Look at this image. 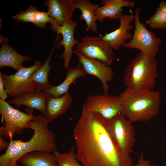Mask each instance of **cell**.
<instances>
[{
    "label": "cell",
    "mask_w": 166,
    "mask_h": 166,
    "mask_svg": "<svg viewBox=\"0 0 166 166\" xmlns=\"http://www.w3.org/2000/svg\"><path fill=\"white\" fill-rule=\"evenodd\" d=\"M107 120L98 113L83 111L73 136L76 156L83 166H131L130 155L123 153L111 137Z\"/></svg>",
    "instance_id": "cell-1"
},
{
    "label": "cell",
    "mask_w": 166,
    "mask_h": 166,
    "mask_svg": "<svg viewBox=\"0 0 166 166\" xmlns=\"http://www.w3.org/2000/svg\"><path fill=\"white\" fill-rule=\"evenodd\" d=\"M49 122L44 116L38 114L30 123L33 134L27 141L10 139L5 152L0 155V166H18L17 162L24 155L34 151L53 152L56 150L55 133L49 128Z\"/></svg>",
    "instance_id": "cell-2"
},
{
    "label": "cell",
    "mask_w": 166,
    "mask_h": 166,
    "mask_svg": "<svg viewBox=\"0 0 166 166\" xmlns=\"http://www.w3.org/2000/svg\"><path fill=\"white\" fill-rule=\"evenodd\" d=\"M119 96L124 115L132 123L148 121L158 114L161 104L159 91L126 88Z\"/></svg>",
    "instance_id": "cell-3"
},
{
    "label": "cell",
    "mask_w": 166,
    "mask_h": 166,
    "mask_svg": "<svg viewBox=\"0 0 166 166\" xmlns=\"http://www.w3.org/2000/svg\"><path fill=\"white\" fill-rule=\"evenodd\" d=\"M157 65L155 57L138 53L126 67L123 81L126 88L153 90L158 76Z\"/></svg>",
    "instance_id": "cell-4"
},
{
    "label": "cell",
    "mask_w": 166,
    "mask_h": 166,
    "mask_svg": "<svg viewBox=\"0 0 166 166\" xmlns=\"http://www.w3.org/2000/svg\"><path fill=\"white\" fill-rule=\"evenodd\" d=\"M140 9L137 7L135 12L134 19V31L131 40L125 43L123 46L130 49H137L140 52L155 57L162 42L161 39L157 37L155 33L148 30L144 24L139 19Z\"/></svg>",
    "instance_id": "cell-5"
},
{
    "label": "cell",
    "mask_w": 166,
    "mask_h": 166,
    "mask_svg": "<svg viewBox=\"0 0 166 166\" xmlns=\"http://www.w3.org/2000/svg\"><path fill=\"white\" fill-rule=\"evenodd\" d=\"M132 123L123 113L107 120V128L111 137L121 151L130 155L136 141Z\"/></svg>",
    "instance_id": "cell-6"
},
{
    "label": "cell",
    "mask_w": 166,
    "mask_h": 166,
    "mask_svg": "<svg viewBox=\"0 0 166 166\" xmlns=\"http://www.w3.org/2000/svg\"><path fill=\"white\" fill-rule=\"evenodd\" d=\"M0 113L4 121L1 126L5 138L12 139L15 134H21L30 128L29 123L35 116L21 111L11 106L5 100L0 99Z\"/></svg>",
    "instance_id": "cell-7"
},
{
    "label": "cell",
    "mask_w": 166,
    "mask_h": 166,
    "mask_svg": "<svg viewBox=\"0 0 166 166\" xmlns=\"http://www.w3.org/2000/svg\"><path fill=\"white\" fill-rule=\"evenodd\" d=\"M42 65L41 61H36L33 66L24 67L13 74L7 75L0 72L3 83L8 96L13 98L26 93L35 92V85L30 77Z\"/></svg>",
    "instance_id": "cell-8"
},
{
    "label": "cell",
    "mask_w": 166,
    "mask_h": 166,
    "mask_svg": "<svg viewBox=\"0 0 166 166\" xmlns=\"http://www.w3.org/2000/svg\"><path fill=\"white\" fill-rule=\"evenodd\" d=\"M77 44V52L85 57L101 61L110 66L114 59L113 49L102 36L87 35L81 38Z\"/></svg>",
    "instance_id": "cell-9"
},
{
    "label": "cell",
    "mask_w": 166,
    "mask_h": 166,
    "mask_svg": "<svg viewBox=\"0 0 166 166\" xmlns=\"http://www.w3.org/2000/svg\"><path fill=\"white\" fill-rule=\"evenodd\" d=\"M82 110L98 113L107 120L120 113L124 114L120 97L107 93L88 97Z\"/></svg>",
    "instance_id": "cell-10"
},
{
    "label": "cell",
    "mask_w": 166,
    "mask_h": 166,
    "mask_svg": "<svg viewBox=\"0 0 166 166\" xmlns=\"http://www.w3.org/2000/svg\"><path fill=\"white\" fill-rule=\"evenodd\" d=\"M50 23L51 24L50 27L52 30L56 33L57 35L61 34L63 36L62 39L57 43V48L64 47V52L59 57L63 58L64 61V67L65 69H67L69 67V63L74 53L73 48L80 42L76 40L74 38V34L77 23V21H73L71 24L65 23L60 26L53 19Z\"/></svg>",
    "instance_id": "cell-11"
},
{
    "label": "cell",
    "mask_w": 166,
    "mask_h": 166,
    "mask_svg": "<svg viewBox=\"0 0 166 166\" xmlns=\"http://www.w3.org/2000/svg\"><path fill=\"white\" fill-rule=\"evenodd\" d=\"M73 50L86 74L98 78L101 82L102 88L105 94L107 93L109 89L108 83L113 80L114 75L113 69L100 60L86 58L75 50Z\"/></svg>",
    "instance_id": "cell-12"
},
{
    "label": "cell",
    "mask_w": 166,
    "mask_h": 166,
    "mask_svg": "<svg viewBox=\"0 0 166 166\" xmlns=\"http://www.w3.org/2000/svg\"><path fill=\"white\" fill-rule=\"evenodd\" d=\"M134 17L133 14H120L119 17L120 21L119 28L110 33H106L102 36L103 40L108 42L113 49H119L126 40L132 38V34L129 31L133 27L131 24Z\"/></svg>",
    "instance_id": "cell-13"
},
{
    "label": "cell",
    "mask_w": 166,
    "mask_h": 166,
    "mask_svg": "<svg viewBox=\"0 0 166 166\" xmlns=\"http://www.w3.org/2000/svg\"><path fill=\"white\" fill-rule=\"evenodd\" d=\"M74 0H48L45 1V6L50 17L60 26L71 24L75 7Z\"/></svg>",
    "instance_id": "cell-14"
},
{
    "label": "cell",
    "mask_w": 166,
    "mask_h": 166,
    "mask_svg": "<svg viewBox=\"0 0 166 166\" xmlns=\"http://www.w3.org/2000/svg\"><path fill=\"white\" fill-rule=\"evenodd\" d=\"M51 96L43 92H27L6 101L10 105H13L17 107L23 105L30 109H35L45 115L46 112L47 102Z\"/></svg>",
    "instance_id": "cell-15"
},
{
    "label": "cell",
    "mask_w": 166,
    "mask_h": 166,
    "mask_svg": "<svg viewBox=\"0 0 166 166\" xmlns=\"http://www.w3.org/2000/svg\"><path fill=\"white\" fill-rule=\"evenodd\" d=\"M101 4L104 6H99L95 11V14L101 22H103L106 18L119 19L123 7L133 8L135 5L134 1L126 0H102Z\"/></svg>",
    "instance_id": "cell-16"
},
{
    "label": "cell",
    "mask_w": 166,
    "mask_h": 166,
    "mask_svg": "<svg viewBox=\"0 0 166 166\" xmlns=\"http://www.w3.org/2000/svg\"><path fill=\"white\" fill-rule=\"evenodd\" d=\"M73 101L69 92L58 97L51 96L47 102L45 117L50 122L53 121L69 110Z\"/></svg>",
    "instance_id": "cell-17"
},
{
    "label": "cell",
    "mask_w": 166,
    "mask_h": 166,
    "mask_svg": "<svg viewBox=\"0 0 166 166\" xmlns=\"http://www.w3.org/2000/svg\"><path fill=\"white\" fill-rule=\"evenodd\" d=\"M67 70L66 78L62 83L57 86L51 85L43 92L52 97H59L69 92L70 85L77 79L85 76L86 74L84 68L79 63L76 67H69Z\"/></svg>",
    "instance_id": "cell-18"
},
{
    "label": "cell",
    "mask_w": 166,
    "mask_h": 166,
    "mask_svg": "<svg viewBox=\"0 0 166 166\" xmlns=\"http://www.w3.org/2000/svg\"><path fill=\"white\" fill-rule=\"evenodd\" d=\"M30 57L18 53L13 48L3 43L0 49V68L5 66L11 67L18 71L24 67L23 63L31 60Z\"/></svg>",
    "instance_id": "cell-19"
},
{
    "label": "cell",
    "mask_w": 166,
    "mask_h": 166,
    "mask_svg": "<svg viewBox=\"0 0 166 166\" xmlns=\"http://www.w3.org/2000/svg\"><path fill=\"white\" fill-rule=\"evenodd\" d=\"M60 36L57 35L52 49L45 62L41 67L35 70L30 77V79L34 83L36 92H43L52 85L49 83L48 79L52 66L49 65V62L57 42Z\"/></svg>",
    "instance_id": "cell-20"
},
{
    "label": "cell",
    "mask_w": 166,
    "mask_h": 166,
    "mask_svg": "<svg viewBox=\"0 0 166 166\" xmlns=\"http://www.w3.org/2000/svg\"><path fill=\"white\" fill-rule=\"evenodd\" d=\"M18 162L22 166H58L57 157L53 153L42 151L29 152L21 157Z\"/></svg>",
    "instance_id": "cell-21"
},
{
    "label": "cell",
    "mask_w": 166,
    "mask_h": 166,
    "mask_svg": "<svg viewBox=\"0 0 166 166\" xmlns=\"http://www.w3.org/2000/svg\"><path fill=\"white\" fill-rule=\"evenodd\" d=\"M74 3L76 9L81 11V14L78 16L79 18L86 22L87 27L85 31L90 30L93 32H97L98 28L96 22L98 18L95 14V11L99 5L93 4L89 0H74Z\"/></svg>",
    "instance_id": "cell-22"
},
{
    "label": "cell",
    "mask_w": 166,
    "mask_h": 166,
    "mask_svg": "<svg viewBox=\"0 0 166 166\" xmlns=\"http://www.w3.org/2000/svg\"><path fill=\"white\" fill-rule=\"evenodd\" d=\"M53 153L57 157L58 166H83L76 159L73 146L68 152L62 153L56 150Z\"/></svg>",
    "instance_id": "cell-23"
},
{
    "label": "cell",
    "mask_w": 166,
    "mask_h": 166,
    "mask_svg": "<svg viewBox=\"0 0 166 166\" xmlns=\"http://www.w3.org/2000/svg\"><path fill=\"white\" fill-rule=\"evenodd\" d=\"M146 23L152 28L165 29L166 16L157 8L154 14L146 21Z\"/></svg>",
    "instance_id": "cell-24"
},
{
    "label": "cell",
    "mask_w": 166,
    "mask_h": 166,
    "mask_svg": "<svg viewBox=\"0 0 166 166\" xmlns=\"http://www.w3.org/2000/svg\"><path fill=\"white\" fill-rule=\"evenodd\" d=\"M39 11L35 6L31 5L25 11H20L13 16L12 18L18 22L34 24L36 15Z\"/></svg>",
    "instance_id": "cell-25"
},
{
    "label": "cell",
    "mask_w": 166,
    "mask_h": 166,
    "mask_svg": "<svg viewBox=\"0 0 166 166\" xmlns=\"http://www.w3.org/2000/svg\"><path fill=\"white\" fill-rule=\"evenodd\" d=\"M52 18L49 15L47 12L39 11L38 12L34 24L40 28L44 29L48 23H50Z\"/></svg>",
    "instance_id": "cell-26"
},
{
    "label": "cell",
    "mask_w": 166,
    "mask_h": 166,
    "mask_svg": "<svg viewBox=\"0 0 166 166\" xmlns=\"http://www.w3.org/2000/svg\"><path fill=\"white\" fill-rule=\"evenodd\" d=\"M9 143L6 142L3 136V132L2 126L0 127V150L2 151L8 147Z\"/></svg>",
    "instance_id": "cell-27"
},
{
    "label": "cell",
    "mask_w": 166,
    "mask_h": 166,
    "mask_svg": "<svg viewBox=\"0 0 166 166\" xmlns=\"http://www.w3.org/2000/svg\"><path fill=\"white\" fill-rule=\"evenodd\" d=\"M131 166H133L131 165ZM135 166H155L151 164L147 160H145L144 157V153L142 152L137 161V163Z\"/></svg>",
    "instance_id": "cell-28"
},
{
    "label": "cell",
    "mask_w": 166,
    "mask_h": 166,
    "mask_svg": "<svg viewBox=\"0 0 166 166\" xmlns=\"http://www.w3.org/2000/svg\"><path fill=\"white\" fill-rule=\"evenodd\" d=\"M8 98V95L3 85L2 76L0 74V99L5 100Z\"/></svg>",
    "instance_id": "cell-29"
},
{
    "label": "cell",
    "mask_w": 166,
    "mask_h": 166,
    "mask_svg": "<svg viewBox=\"0 0 166 166\" xmlns=\"http://www.w3.org/2000/svg\"><path fill=\"white\" fill-rule=\"evenodd\" d=\"M163 14L166 16V2H161L157 8Z\"/></svg>",
    "instance_id": "cell-30"
},
{
    "label": "cell",
    "mask_w": 166,
    "mask_h": 166,
    "mask_svg": "<svg viewBox=\"0 0 166 166\" xmlns=\"http://www.w3.org/2000/svg\"><path fill=\"white\" fill-rule=\"evenodd\" d=\"M18 166H22V165H18Z\"/></svg>",
    "instance_id": "cell-31"
}]
</instances>
